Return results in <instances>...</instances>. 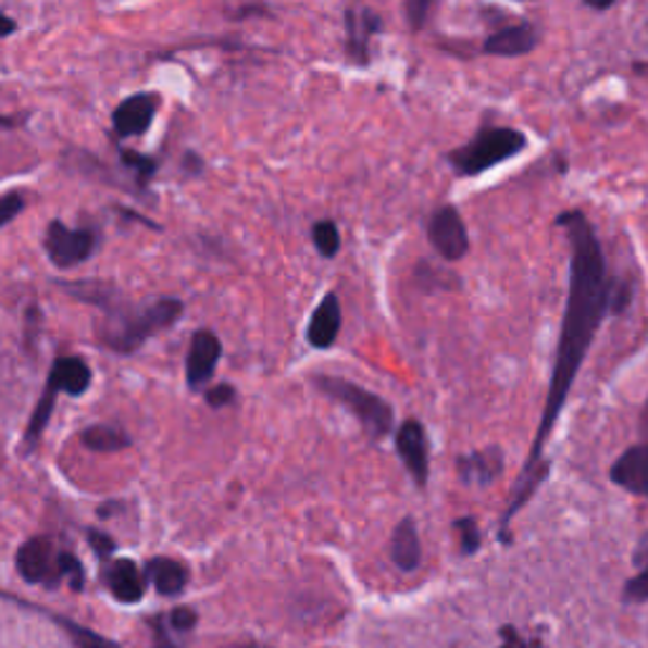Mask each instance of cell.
Listing matches in <instances>:
<instances>
[{"label":"cell","mask_w":648,"mask_h":648,"mask_svg":"<svg viewBox=\"0 0 648 648\" xmlns=\"http://www.w3.org/2000/svg\"><path fill=\"white\" fill-rule=\"evenodd\" d=\"M560 228H565L570 246V282H568V304L562 329L558 339V352H554V365L547 400L543 408V419L535 441H532L529 457L524 461L522 474L516 476L512 499L504 516H501V535L507 524L514 520L522 507L535 497L537 486L547 476V464L543 461L545 444L552 434V426L558 423L562 408L568 403L570 390L577 373H581L588 350L596 339V332L608 317V312H623L631 302V291L626 284H621L611 276L606 264L603 246L593 228V223L583 211H562L558 215Z\"/></svg>","instance_id":"1"},{"label":"cell","mask_w":648,"mask_h":648,"mask_svg":"<svg viewBox=\"0 0 648 648\" xmlns=\"http://www.w3.org/2000/svg\"><path fill=\"white\" fill-rule=\"evenodd\" d=\"M180 317H183L180 299L165 297L148 307H142V310L112 312L102 327H99V337H102L104 345L112 347L114 352L129 354L140 350L145 339L155 335V332L173 327Z\"/></svg>","instance_id":"2"},{"label":"cell","mask_w":648,"mask_h":648,"mask_svg":"<svg viewBox=\"0 0 648 648\" xmlns=\"http://www.w3.org/2000/svg\"><path fill=\"white\" fill-rule=\"evenodd\" d=\"M527 148V137L514 127H482L474 135V140H469L461 148L451 150L446 160L457 170L461 177H476L486 173V170L501 165V162L520 155Z\"/></svg>","instance_id":"3"},{"label":"cell","mask_w":648,"mask_h":648,"mask_svg":"<svg viewBox=\"0 0 648 648\" xmlns=\"http://www.w3.org/2000/svg\"><path fill=\"white\" fill-rule=\"evenodd\" d=\"M314 385H317L324 396L345 406L373 438H383L392 431V408L381 396H375V392L365 390L358 383L345 381V377L332 375H320Z\"/></svg>","instance_id":"4"},{"label":"cell","mask_w":648,"mask_h":648,"mask_svg":"<svg viewBox=\"0 0 648 648\" xmlns=\"http://www.w3.org/2000/svg\"><path fill=\"white\" fill-rule=\"evenodd\" d=\"M43 244L53 266L74 269L91 259L97 249V234L91 228H68L61 221H51L46 226Z\"/></svg>","instance_id":"5"},{"label":"cell","mask_w":648,"mask_h":648,"mask_svg":"<svg viewBox=\"0 0 648 648\" xmlns=\"http://www.w3.org/2000/svg\"><path fill=\"white\" fill-rule=\"evenodd\" d=\"M428 241L446 261H461L469 253V230L461 213L453 205H441L428 219Z\"/></svg>","instance_id":"6"},{"label":"cell","mask_w":648,"mask_h":648,"mask_svg":"<svg viewBox=\"0 0 648 648\" xmlns=\"http://www.w3.org/2000/svg\"><path fill=\"white\" fill-rule=\"evenodd\" d=\"M396 449L400 461H403L408 469V474H411L413 482L423 489V486L428 484V438L421 421L408 419L403 426L398 428Z\"/></svg>","instance_id":"7"},{"label":"cell","mask_w":648,"mask_h":648,"mask_svg":"<svg viewBox=\"0 0 648 648\" xmlns=\"http://www.w3.org/2000/svg\"><path fill=\"white\" fill-rule=\"evenodd\" d=\"M223 345L215 332L198 329L190 339L188 360H185V377H188L190 388H200L211 381L215 367H219Z\"/></svg>","instance_id":"8"},{"label":"cell","mask_w":648,"mask_h":648,"mask_svg":"<svg viewBox=\"0 0 648 648\" xmlns=\"http://www.w3.org/2000/svg\"><path fill=\"white\" fill-rule=\"evenodd\" d=\"M15 565H18V573L26 583L53 585L61 577L57 560H53V545L46 537H34L23 543L18 554H15Z\"/></svg>","instance_id":"9"},{"label":"cell","mask_w":648,"mask_h":648,"mask_svg":"<svg viewBox=\"0 0 648 648\" xmlns=\"http://www.w3.org/2000/svg\"><path fill=\"white\" fill-rule=\"evenodd\" d=\"M537 43L539 34L532 23H512V26L494 30V34L486 38L484 53L501 59H520L535 51Z\"/></svg>","instance_id":"10"},{"label":"cell","mask_w":648,"mask_h":648,"mask_svg":"<svg viewBox=\"0 0 648 648\" xmlns=\"http://www.w3.org/2000/svg\"><path fill=\"white\" fill-rule=\"evenodd\" d=\"M158 99L152 95L127 97L112 114V127L117 137H140L155 120Z\"/></svg>","instance_id":"11"},{"label":"cell","mask_w":648,"mask_h":648,"mask_svg":"<svg viewBox=\"0 0 648 648\" xmlns=\"http://www.w3.org/2000/svg\"><path fill=\"white\" fill-rule=\"evenodd\" d=\"M611 482L621 489L648 499V444H638L623 451L611 466Z\"/></svg>","instance_id":"12"},{"label":"cell","mask_w":648,"mask_h":648,"mask_svg":"<svg viewBox=\"0 0 648 648\" xmlns=\"http://www.w3.org/2000/svg\"><path fill=\"white\" fill-rule=\"evenodd\" d=\"M347 53H350L352 61L358 64H367L370 61V38L381 34L383 21L375 11H367V8H360V11H347Z\"/></svg>","instance_id":"13"},{"label":"cell","mask_w":648,"mask_h":648,"mask_svg":"<svg viewBox=\"0 0 648 648\" xmlns=\"http://www.w3.org/2000/svg\"><path fill=\"white\" fill-rule=\"evenodd\" d=\"M339 329H342V307H339V297L335 291H329L314 310L310 324H307V339L317 350H327V347L335 345Z\"/></svg>","instance_id":"14"},{"label":"cell","mask_w":648,"mask_h":648,"mask_svg":"<svg viewBox=\"0 0 648 648\" xmlns=\"http://www.w3.org/2000/svg\"><path fill=\"white\" fill-rule=\"evenodd\" d=\"M501 466H504V453L497 446H489V449L466 453V457L459 459V476L464 484H479L486 486L491 484L501 474Z\"/></svg>","instance_id":"15"},{"label":"cell","mask_w":648,"mask_h":648,"mask_svg":"<svg viewBox=\"0 0 648 648\" xmlns=\"http://www.w3.org/2000/svg\"><path fill=\"white\" fill-rule=\"evenodd\" d=\"M145 575L140 568L135 565L133 560H117L107 573V585H110L112 596L120 600V603H140L145 590Z\"/></svg>","instance_id":"16"},{"label":"cell","mask_w":648,"mask_h":648,"mask_svg":"<svg viewBox=\"0 0 648 648\" xmlns=\"http://www.w3.org/2000/svg\"><path fill=\"white\" fill-rule=\"evenodd\" d=\"M390 558L400 570H403V573H413V570H419L423 552H421L419 527H415V522L411 520V516L400 520L396 532H392Z\"/></svg>","instance_id":"17"},{"label":"cell","mask_w":648,"mask_h":648,"mask_svg":"<svg viewBox=\"0 0 648 648\" xmlns=\"http://www.w3.org/2000/svg\"><path fill=\"white\" fill-rule=\"evenodd\" d=\"M49 383L59 392L84 396L91 385V370L82 358H59L49 373Z\"/></svg>","instance_id":"18"},{"label":"cell","mask_w":648,"mask_h":648,"mask_svg":"<svg viewBox=\"0 0 648 648\" xmlns=\"http://www.w3.org/2000/svg\"><path fill=\"white\" fill-rule=\"evenodd\" d=\"M145 575L150 577L160 596H167V598L177 596V593H183L185 583H188V570H185L183 562L170 560V558L150 560L148 570H145Z\"/></svg>","instance_id":"19"},{"label":"cell","mask_w":648,"mask_h":648,"mask_svg":"<svg viewBox=\"0 0 648 648\" xmlns=\"http://www.w3.org/2000/svg\"><path fill=\"white\" fill-rule=\"evenodd\" d=\"M634 565L638 568V573L631 577L626 588H623V600H626V603H648V532L638 539Z\"/></svg>","instance_id":"20"},{"label":"cell","mask_w":648,"mask_h":648,"mask_svg":"<svg viewBox=\"0 0 648 648\" xmlns=\"http://www.w3.org/2000/svg\"><path fill=\"white\" fill-rule=\"evenodd\" d=\"M82 444L87 446L89 451L112 453V451L127 449L129 436L125 434V431H120L114 426H89L87 431H82Z\"/></svg>","instance_id":"21"},{"label":"cell","mask_w":648,"mask_h":648,"mask_svg":"<svg viewBox=\"0 0 648 648\" xmlns=\"http://www.w3.org/2000/svg\"><path fill=\"white\" fill-rule=\"evenodd\" d=\"M57 396H59V390L53 388V385H51L49 381H46L43 396L38 398L36 411H34V415H30V421H28V428H26V444L34 446V444L38 441V438H41L43 428L49 426L51 413H53V403H57Z\"/></svg>","instance_id":"22"},{"label":"cell","mask_w":648,"mask_h":648,"mask_svg":"<svg viewBox=\"0 0 648 648\" xmlns=\"http://www.w3.org/2000/svg\"><path fill=\"white\" fill-rule=\"evenodd\" d=\"M312 241L317 246V251L324 259H335L339 253V246H342V238H339V228L335 221H320L314 223L312 228Z\"/></svg>","instance_id":"23"},{"label":"cell","mask_w":648,"mask_h":648,"mask_svg":"<svg viewBox=\"0 0 648 648\" xmlns=\"http://www.w3.org/2000/svg\"><path fill=\"white\" fill-rule=\"evenodd\" d=\"M57 623H59V626L66 628V634L74 638V644L79 648H120L117 644L107 641L104 636H99V634H95V631H89L84 626H76V623H72V621L57 619Z\"/></svg>","instance_id":"24"},{"label":"cell","mask_w":648,"mask_h":648,"mask_svg":"<svg viewBox=\"0 0 648 648\" xmlns=\"http://www.w3.org/2000/svg\"><path fill=\"white\" fill-rule=\"evenodd\" d=\"M122 162H125V165L133 170L137 183H140V185L148 183L150 177H155L158 162L152 158H148V155H140V152H135V150H122Z\"/></svg>","instance_id":"25"},{"label":"cell","mask_w":648,"mask_h":648,"mask_svg":"<svg viewBox=\"0 0 648 648\" xmlns=\"http://www.w3.org/2000/svg\"><path fill=\"white\" fill-rule=\"evenodd\" d=\"M457 532L461 537V552L464 554H474L482 545V532L476 527L474 516H464V520L457 522Z\"/></svg>","instance_id":"26"},{"label":"cell","mask_w":648,"mask_h":648,"mask_svg":"<svg viewBox=\"0 0 648 648\" xmlns=\"http://www.w3.org/2000/svg\"><path fill=\"white\" fill-rule=\"evenodd\" d=\"M57 565H59V575L68 577V583H72L74 590H82L84 568H82L79 558H74V554L64 552V554H59V558H57Z\"/></svg>","instance_id":"27"},{"label":"cell","mask_w":648,"mask_h":648,"mask_svg":"<svg viewBox=\"0 0 648 648\" xmlns=\"http://www.w3.org/2000/svg\"><path fill=\"white\" fill-rule=\"evenodd\" d=\"M436 0H406V21L413 30H421L426 26L431 8H434Z\"/></svg>","instance_id":"28"},{"label":"cell","mask_w":648,"mask_h":648,"mask_svg":"<svg viewBox=\"0 0 648 648\" xmlns=\"http://www.w3.org/2000/svg\"><path fill=\"white\" fill-rule=\"evenodd\" d=\"M23 208H26V198H23L21 192L13 190V192H5V196H0V228L18 219Z\"/></svg>","instance_id":"29"},{"label":"cell","mask_w":648,"mask_h":648,"mask_svg":"<svg viewBox=\"0 0 648 648\" xmlns=\"http://www.w3.org/2000/svg\"><path fill=\"white\" fill-rule=\"evenodd\" d=\"M234 398H236V390L230 388V385H215V388H211L205 392V400H208V406L211 408H223V406H230L234 403Z\"/></svg>","instance_id":"30"},{"label":"cell","mask_w":648,"mask_h":648,"mask_svg":"<svg viewBox=\"0 0 648 648\" xmlns=\"http://www.w3.org/2000/svg\"><path fill=\"white\" fill-rule=\"evenodd\" d=\"M167 621L175 631H190L198 623V615H196V611H192V608L183 606V608H175V611L170 613Z\"/></svg>","instance_id":"31"},{"label":"cell","mask_w":648,"mask_h":648,"mask_svg":"<svg viewBox=\"0 0 648 648\" xmlns=\"http://www.w3.org/2000/svg\"><path fill=\"white\" fill-rule=\"evenodd\" d=\"M87 537H89L91 547H95V550H97L99 558H110V554L114 552V539L110 535H104V532L91 529Z\"/></svg>","instance_id":"32"},{"label":"cell","mask_w":648,"mask_h":648,"mask_svg":"<svg viewBox=\"0 0 648 648\" xmlns=\"http://www.w3.org/2000/svg\"><path fill=\"white\" fill-rule=\"evenodd\" d=\"M501 638H504V644H501L499 648H527V644L516 636V631L512 626H507L504 631H501Z\"/></svg>","instance_id":"33"},{"label":"cell","mask_w":648,"mask_h":648,"mask_svg":"<svg viewBox=\"0 0 648 648\" xmlns=\"http://www.w3.org/2000/svg\"><path fill=\"white\" fill-rule=\"evenodd\" d=\"M152 648H175L173 638L167 636V631H165V626H162L160 619L155 621V646H152Z\"/></svg>","instance_id":"34"},{"label":"cell","mask_w":648,"mask_h":648,"mask_svg":"<svg viewBox=\"0 0 648 648\" xmlns=\"http://www.w3.org/2000/svg\"><path fill=\"white\" fill-rule=\"evenodd\" d=\"M15 21L11 18V15H5V13H0V38H8V36H13L15 34Z\"/></svg>","instance_id":"35"},{"label":"cell","mask_w":648,"mask_h":648,"mask_svg":"<svg viewBox=\"0 0 648 648\" xmlns=\"http://www.w3.org/2000/svg\"><path fill=\"white\" fill-rule=\"evenodd\" d=\"M583 3L596 8V11H608V8L615 5V0H583Z\"/></svg>","instance_id":"36"},{"label":"cell","mask_w":648,"mask_h":648,"mask_svg":"<svg viewBox=\"0 0 648 648\" xmlns=\"http://www.w3.org/2000/svg\"><path fill=\"white\" fill-rule=\"evenodd\" d=\"M641 436H644V444H648V400L641 411Z\"/></svg>","instance_id":"37"},{"label":"cell","mask_w":648,"mask_h":648,"mask_svg":"<svg viewBox=\"0 0 648 648\" xmlns=\"http://www.w3.org/2000/svg\"><path fill=\"white\" fill-rule=\"evenodd\" d=\"M18 122H21V120H13V117H0V125H3V127H15V125H18Z\"/></svg>","instance_id":"38"},{"label":"cell","mask_w":648,"mask_h":648,"mask_svg":"<svg viewBox=\"0 0 648 648\" xmlns=\"http://www.w3.org/2000/svg\"><path fill=\"white\" fill-rule=\"evenodd\" d=\"M520 3H522V0H520Z\"/></svg>","instance_id":"39"}]
</instances>
